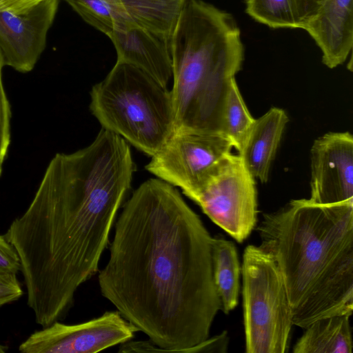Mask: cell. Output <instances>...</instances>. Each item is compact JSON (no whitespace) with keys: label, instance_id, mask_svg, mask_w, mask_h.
Returning <instances> with one entry per match:
<instances>
[{"label":"cell","instance_id":"obj_1","mask_svg":"<svg viewBox=\"0 0 353 353\" xmlns=\"http://www.w3.org/2000/svg\"><path fill=\"white\" fill-rule=\"evenodd\" d=\"M212 239L161 179L143 182L125 203L98 281L103 296L148 336L141 352L187 353L209 337L221 310Z\"/></svg>","mask_w":353,"mask_h":353},{"label":"cell","instance_id":"obj_2","mask_svg":"<svg viewBox=\"0 0 353 353\" xmlns=\"http://www.w3.org/2000/svg\"><path fill=\"white\" fill-rule=\"evenodd\" d=\"M134 170L128 143L103 128L86 148L51 159L27 210L4 234L19 256L32 310L64 315L99 271Z\"/></svg>","mask_w":353,"mask_h":353},{"label":"cell","instance_id":"obj_3","mask_svg":"<svg viewBox=\"0 0 353 353\" xmlns=\"http://www.w3.org/2000/svg\"><path fill=\"white\" fill-rule=\"evenodd\" d=\"M256 230L282 274L294 325L352 315L353 202L292 200L263 214Z\"/></svg>","mask_w":353,"mask_h":353},{"label":"cell","instance_id":"obj_4","mask_svg":"<svg viewBox=\"0 0 353 353\" xmlns=\"http://www.w3.org/2000/svg\"><path fill=\"white\" fill-rule=\"evenodd\" d=\"M169 46L175 132L224 135L229 89L244 60L235 19L203 0H187Z\"/></svg>","mask_w":353,"mask_h":353},{"label":"cell","instance_id":"obj_5","mask_svg":"<svg viewBox=\"0 0 353 353\" xmlns=\"http://www.w3.org/2000/svg\"><path fill=\"white\" fill-rule=\"evenodd\" d=\"M90 109L103 129L150 157L175 132L170 91L126 63L117 61L92 88Z\"/></svg>","mask_w":353,"mask_h":353},{"label":"cell","instance_id":"obj_6","mask_svg":"<svg viewBox=\"0 0 353 353\" xmlns=\"http://www.w3.org/2000/svg\"><path fill=\"white\" fill-rule=\"evenodd\" d=\"M241 274L245 352H287L294 324L276 261L260 246L249 245L244 250Z\"/></svg>","mask_w":353,"mask_h":353},{"label":"cell","instance_id":"obj_7","mask_svg":"<svg viewBox=\"0 0 353 353\" xmlns=\"http://www.w3.org/2000/svg\"><path fill=\"white\" fill-rule=\"evenodd\" d=\"M191 200L239 243L244 241L256 225L255 179L239 154L231 152L223 158Z\"/></svg>","mask_w":353,"mask_h":353},{"label":"cell","instance_id":"obj_8","mask_svg":"<svg viewBox=\"0 0 353 353\" xmlns=\"http://www.w3.org/2000/svg\"><path fill=\"white\" fill-rule=\"evenodd\" d=\"M233 148L223 134L175 132L145 169L192 199Z\"/></svg>","mask_w":353,"mask_h":353},{"label":"cell","instance_id":"obj_9","mask_svg":"<svg viewBox=\"0 0 353 353\" xmlns=\"http://www.w3.org/2000/svg\"><path fill=\"white\" fill-rule=\"evenodd\" d=\"M138 330L117 311L83 323L54 321L32 334L19 347L23 353H95L125 343Z\"/></svg>","mask_w":353,"mask_h":353},{"label":"cell","instance_id":"obj_10","mask_svg":"<svg viewBox=\"0 0 353 353\" xmlns=\"http://www.w3.org/2000/svg\"><path fill=\"white\" fill-rule=\"evenodd\" d=\"M311 196L321 205L353 202V137L327 132L311 148Z\"/></svg>","mask_w":353,"mask_h":353},{"label":"cell","instance_id":"obj_11","mask_svg":"<svg viewBox=\"0 0 353 353\" xmlns=\"http://www.w3.org/2000/svg\"><path fill=\"white\" fill-rule=\"evenodd\" d=\"M59 0H44L23 14L0 12V50L4 65L28 72L45 49Z\"/></svg>","mask_w":353,"mask_h":353},{"label":"cell","instance_id":"obj_12","mask_svg":"<svg viewBox=\"0 0 353 353\" xmlns=\"http://www.w3.org/2000/svg\"><path fill=\"white\" fill-rule=\"evenodd\" d=\"M353 0H325L303 26L322 52L329 68L343 64L353 46Z\"/></svg>","mask_w":353,"mask_h":353},{"label":"cell","instance_id":"obj_13","mask_svg":"<svg viewBox=\"0 0 353 353\" xmlns=\"http://www.w3.org/2000/svg\"><path fill=\"white\" fill-rule=\"evenodd\" d=\"M108 37L117 62L132 65L167 88L172 77L169 43L141 27L123 23Z\"/></svg>","mask_w":353,"mask_h":353},{"label":"cell","instance_id":"obj_14","mask_svg":"<svg viewBox=\"0 0 353 353\" xmlns=\"http://www.w3.org/2000/svg\"><path fill=\"white\" fill-rule=\"evenodd\" d=\"M288 122L286 112L273 107L254 119L238 152L245 167L254 179L266 183L284 129Z\"/></svg>","mask_w":353,"mask_h":353},{"label":"cell","instance_id":"obj_15","mask_svg":"<svg viewBox=\"0 0 353 353\" xmlns=\"http://www.w3.org/2000/svg\"><path fill=\"white\" fill-rule=\"evenodd\" d=\"M122 23L134 25L170 42L187 0H106Z\"/></svg>","mask_w":353,"mask_h":353},{"label":"cell","instance_id":"obj_16","mask_svg":"<svg viewBox=\"0 0 353 353\" xmlns=\"http://www.w3.org/2000/svg\"><path fill=\"white\" fill-rule=\"evenodd\" d=\"M350 315L319 319L307 327L293 348L294 353H352Z\"/></svg>","mask_w":353,"mask_h":353},{"label":"cell","instance_id":"obj_17","mask_svg":"<svg viewBox=\"0 0 353 353\" xmlns=\"http://www.w3.org/2000/svg\"><path fill=\"white\" fill-rule=\"evenodd\" d=\"M212 264L221 310L228 314L238 305L240 289L241 269L234 243L221 235L212 237Z\"/></svg>","mask_w":353,"mask_h":353},{"label":"cell","instance_id":"obj_18","mask_svg":"<svg viewBox=\"0 0 353 353\" xmlns=\"http://www.w3.org/2000/svg\"><path fill=\"white\" fill-rule=\"evenodd\" d=\"M245 11L272 28L300 29L294 0H246Z\"/></svg>","mask_w":353,"mask_h":353},{"label":"cell","instance_id":"obj_19","mask_svg":"<svg viewBox=\"0 0 353 353\" xmlns=\"http://www.w3.org/2000/svg\"><path fill=\"white\" fill-rule=\"evenodd\" d=\"M254 120L234 79L229 89L225 108L223 134L230 140L238 152Z\"/></svg>","mask_w":353,"mask_h":353},{"label":"cell","instance_id":"obj_20","mask_svg":"<svg viewBox=\"0 0 353 353\" xmlns=\"http://www.w3.org/2000/svg\"><path fill=\"white\" fill-rule=\"evenodd\" d=\"M93 28L108 37L122 23L106 0H65Z\"/></svg>","mask_w":353,"mask_h":353},{"label":"cell","instance_id":"obj_21","mask_svg":"<svg viewBox=\"0 0 353 353\" xmlns=\"http://www.w3.org/2000/svg\"><path fill=\"white\" fill-rule=\"evenodd\" d=\"M3 58L0 50V176L10 143L11 109L2 80Z\"/></svg>","mask_w":353,"mask_h":353},{"label":"cell","instance_id":"obj_22","mask_svg":"<svg viewBox=\"0 0 353 353\" xmlns=\"http://www.w3.org/2000/svg\"><path fill=\"white\" fill-rule=\"evenodd\" d=\"M22 294L17 274L0 271V306L17 300Z\"/></svg>","mask_w":353,"mask_h":353},{"label":"cell","instance_id":"obj_23","mask_svg":"<svg viewBox=\"0 0 353 353\" xmlns=\"http://www.w3.org/2000/svg\"><path fill=\"white\" fill-rule=\"evenodd\" d=\"M21 270L19 256L4 236L0 235V271L17 274Z\"/></svg>","mask_w":353,"mask_h":353},{"label":"cell","instance_id":"obj_24","mask_svg":"<svg viewBox=\"0 0 353 353\" xmlns=\"http://www.w3.org/2000/svg\"><path fill=\"white\" fill-rule=\"evenodd\" d=\"M229 338L226 331L219 335L208 338L201 343L191 347L187 353L190 352H226Z\"/></svg>","mask_w":353,"mask_h":353},{"label":"cell","instance_id":"obj_25","mask_svg":"<svg viewBox=\"0 0 353 353\" xmlns=\"http://www.w3.org/2000/svg\"><path fill=\"white\" fill-rule=\"evenodd\" d=\"M325 0H294L300 29L318 10Z\"/></svg>","mask_w":353,"mask_h":353},{"label":"cell","instance_id":"obj_26","mask_svg":"<svg viewBox=\"0 0 353 353\" xmlns=\"http://www.w3.org/2000/svg\"><path fill=\"white\" fill-rule=\"evenodd\" d=\"M44 0H0V12L23 14Z\"/></svg>","mask_w":353,"mask_h":353},{"label":"cell","instance_id":"obj_27","mask_svg":"<svg viewBox=\"0 0 353 353\" xmlns=\"http://www.w3.org/2000/svg\"><path fill=\"white\" fill-rule=\"evenodd\" d=\"M6 350V347L0 344V353H3Z\"/></svg>","mask_w":353,"mask_h":353}]
</instances>
